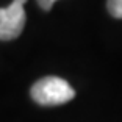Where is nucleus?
Here are the masks:
<instances>
[{
    "label": "nucleus",
    "mask_w": 122,
    "mask_h": 122,
    "mask_svg": "<svg viewBox=\"0 0 122 122\" xmlns=\"http://www.w3.org/2000/svg\"><path fill=\"white\" fill-rule=\"evenodd\" d=\"M31 99L42 107H56L75 97L74 88L61 77H44L31 86Z\"/></svg>",
    "instance_id": "f257e3e1"
},
{
    "label": "nucleus",
    "mask_w": 122,
    "mask_h": 122,
    "mask_svg": "<svg viewBox=\"0 0 122 122\" xmlns=\"http://www.w3.org/2000/svg\"><path fill=\"white\" fill-rule=\"evenodd\" d=\"M108 13L116 19H122V0H108Z\"/></svg>",
    "instance_id": "7ed1b4c3"
},
{
    "label": "nucleus",
    "mask_w": 122,
    "mask_h": 122,
    "mask_svg": "<svg viewBox=\"0 0 122 122\" xmlns=\"http://www.w3.org/2000/svg\"><path fill=\"white\" fill-rule=\"evenodd\" d=\"M27 0H13L6 8H0V41L16 39L25 27Z\"/></svg>",
    "instance_id": "f03ea898"
},
{
    "label": "nucleus",
    "mask_w": 122,
    "mask_h": 122,
    "mask_svg": "<svg viewBox=\"0 0 122 122\" xmlns=\"http://www.w3.org/2000/svg\"><path fill=\"white\" fill-rule=\"evenodd\" d=\"M55 2H56V0H38V3H39V6L42 8V10H46V11H50Z\"/></svg>",
    "instance_id": "20e7f679"
}]
</instances>
